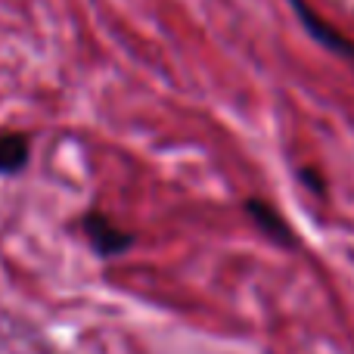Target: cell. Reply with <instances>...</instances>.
<instances>
[{
  "mask_svg": "<svg viewBox=\"0 0 354 354\" xmlns=\"http://www.w3.org/2000/svg\"><path fill=\"white\" fill-rule=\"evenodd\" d=\"M81 230L87 233L93 252L103 258H115L134 245V233L122 230V227L103 212H87L84 218H81Z\"/></svg>",
  "mask_w": 354,
  "mask_h": 354,
  "instance_id": "obj_1",
  "label": "cell"
},
{
  "mask_svg": "<svg viewBox=\"0 0 354 354\" xmlns=\"http://www.w3.org/2000/svg\"><path fill=\"white\" fill-rule=\"evenodd\" d=\"M289 3L295 6V12L301 16V25L311 31L314 41H320L324 47H330V50H336V53H342V56H348V59H354V41H348V37H345L342 31L336 28V25L324 22V19H320L317 12H314L311 6L305 3V0H289Z\"/></svg>",
  "mask_w": 354,
  "mask_h": 354,
  "instance_id": "obj_2",
  "label": "cell"
},
{
  "mask_svg": "<svg viewBox=\"0 0 354 354\" xmlns=\"http://www.w3.org/2000/svg\"><path fill=\"white\" fill-rule=\"evenodd\" d=\"M245 208H249V214L255 218V224L261 227L264 233H270V236L280 239V243H289V239H292L289 227L283 224V218H280V214H277L270 205H264V202H255V199H252V202H245Z\"/></svg>",
  "mask_w": 354,
  "mask_h": 354,
  "instance_id": "obj_4",
  "label": "cell"
},
{
  "mask_svg": "<svg viewBox=\"0 0 354 354\" xmlns=\"http://www.w3.org/2000/svg\"><path fill=\"white\" fill-rule=\"evenodd\" d=\"M31 137L28 134H0V174H19L28 165Z\"/></svg>",
  "mask_w": 354,
  "mask_h": 354,
  "instance_id": "obj_3",
  "label": "cell"
}]
</instances>
